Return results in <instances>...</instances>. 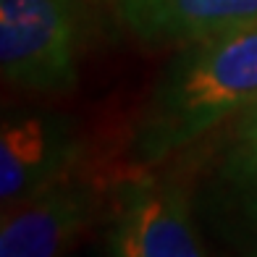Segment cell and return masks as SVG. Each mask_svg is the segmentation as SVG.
<instances>
[{
    "label": "cell",
    "mask_w": 257,
    "mask_h": 257,
    "mask_svg": "<svg viewBox=\"0 0 257 257\" xmlns=\"http://www.w3.org/2000/svg\"><path fill=\"white\" fill-rule=\"evenodd\" d=\"M95 215L89 186L66 179L50 181L21 200L6 205L0 226L3 257H50L79 239Z\"/></svg>",
    "instance_id": "cell-4"
},
{
    "label": "cell",
    "mask_w": 257,
    "mask_h": 257,
    "mask_svg": "<svg viewBox=\"0 0 257 257\" xmlns=\"http://www.w3.org/2000/svg\"><path fill=\"white\" fill-rule=\"evenodd\" d=\"M76 139L58 115H21L0 134V200L11 205L61 179L71 168Z\"/></svg>",
    "instance_id": "cell-6"
},
{
    "label": "cell",
    "mask_w": 257,
    "mask_h": 257,
    "mask_svg": "<svg viewBox=\"0 0 257 257\" xmlns=\"http://www.w3.org/2000/svg\"><path fill=\"white\" fill-rule=\"evenodd\" d=\"M228 171L257 200V110L241 128L239 142L233 147L231 160H228Z\"/></svg>",
    "instance_id": "cell-7"
},
{
    "label": "cell",
    "mask_w": 257,
    "mask_h": 257,
    "mask_svg": "<svg viewBox=\"0 0 257 257\" xmlns=\"http://www.w3.org/2000/svg\"><path fill=\"white\" fill-rule=\"evenodd\" d=\"M247 108H257V27L194 42L171 63L137 128V155L160 160Z\"/></svg>",
    "instance_id": "cell-1"
},
{
    "label": "cell",
    "mask_w": 257,
    "mask_h": 257,
    "mask_svg": "<svg viewBox=\"0 0 257 257\" xmlns=\"http://www.w3.org/2000/svg\"><path fill=\"white\" fill-rule=\"evenodd\" d=\"M0 68L8 84L34 92L71 84V0H0Z\"/></svg>",
    "instance_id": "cell-2"
},
{
    "label": "cell",
    "mask_w": 257,
    "mask_h": 257,
    "mask_svg": "<svg viewBox=\"0 0 257 257\" xmlns=\"http://www.w3.org/2000/svg\"><path fill=\"white\" fill-rule=\"evenodd\" d=\"M123 27L147 45H194L257 27V0H113Z\"/></svg>",
    "instance_id": "cell-5"
},
{
    "label": "cell",
    "mask_w": 257,
    "mask_h": 257,
    "mask_svg": "<svg viewBox=\"0 0 257 257\" xmlns=\"http://www.w3.org/2000/svg\"><path fill=\"white\" fill-rule=\"evenodd\" d=\"M110 252L121 257H197L189 202L179 186L160 181H128L115 200Z\"/></svg>",
    "instance_id": "cell-3"
}]
</instances>
